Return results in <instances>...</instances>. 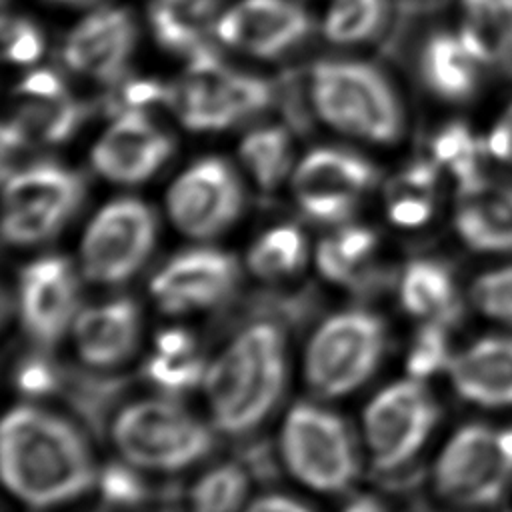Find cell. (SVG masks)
I'll use <instances>...</instances> for the list:
<instances>
[{
	"instance_id": "obj_1",
	"label": "cell",
	"mask_w": 512,
	"mask_h": 512,
	"mask_svg": "<svg viewBox=\"0 0 512 512\" xmlns=\"http://www.w3.org/2000/svg\"><path fill=\"white\" fill-rule=\"evenodd\" d=\"M0 464L6 486L32 506L72 500L96 480L90 448L78 430L30 406L6 414Z\"/></svg>"
},
{
	"instance_id": "obj_2",
	"label": "cell",
	"mask_w": 512,
	"mask_h": 512,
	"mask_svg": "<svg viewBox=\"0 0 512 512\" xmlns=\"http://www.w3.org/2000/svg\"><path fill=\"white\" fill-rule=\"evenodd\" d=\"M284 376L282 332L266 322L244 330L204 376L218 428L244 432L260 424L280 398Z\"/></svg>"
},
{
	"instance_id": "obj_3",
	"label": "cell",
	"mask_w": 512,
	"mask_h": 512,
	"mask_svg": "<svg viewBox=\"0 0 512 512\" xmlns=\"http://www.w3.org/2000/svg\"><path fill=\"white\" fill-rule=\"evenodd\" d=\"M312 98L320 116L338 130L376 142H390L400 132L398 100L372 66L318 64L312 74Z\"/></svg>"
},
{
	"instance_id": "obj_4",
	"label": "cell",
	"mask_w": 512,
	"mask_h": 512,
	"mask_svg": "<svg viewBox=\"0 0 512 512\" xmlns=\"http://www.w3.org/2000/svg\"><path fill=\"white\" fill-rule=\"evenodd\" d=\"M112 436L126 460L150 470H180L212 448L210 430L166 400L128 406L118 414Z\"/></svg>"
},
{
	"instance_id": "obj_5",
	"label": "cell",
	"mask_w": 512,
	"mask_h": 512,
	"mask_svg": "<svg viewBox=\"0 0 512 512\" xmlns=\"http://www.w3.org/2000/svg\"><path fill=\"white\" fill-rule=\"evenodd\" d=\"M384 338L382 322L368 312L332 316L310 340L308 384L322 396H340L358 388L380 362Z\"/></svg>"
},
{
	"instance_id": "obj_6",
	"label": "cell",
	"mask_w": 512,
	"mask_h": 512,
	"mask_svg": "<svg viewBox=\"0 0 512 512\" xmlns=\"http://www.w3.org/2000/svg\"><path fill=\"white\" fill-rule=\"evenodd\" d=\"M512 480V428H460L436 464L440 494L462 506L494 504Z\"/></svg>"
},
{
	"instance_id": "obj_7",
	"label": "cell",
	"mask_w": 512,
	"mask_h": 512,
	"mask_svg": "<svg viewBox=\"0 0 512 512\" xmlns=\"http://www.w3.org/2000/svg\"><path fill=\"white\" fill-rule=\"evenodd\" d=\"M282 454L304 484L336 492L356 476V454L346 424L312 404H296L282 428Z\"/></svg>"
},
{
	"instance_id": "obj_8",
	"label": "cell",
	"mask_w": 512,
	"mask_h": 512,
	"mask_svg": "<svg viewBox=\"0 0 512 512\" xmlns=\"http://www.w3.org/2000/svg\"><path fill=\"white\" fill-rule=\"evenodd\" d=\"M82 194L80 176L54 164L6 174L4 238L12 244H34L52 236L78 208Z\"/></svg>"
},
{
	"instance_id": "obj_9",
	"label": "cell",
	"mask_w": 512,
	"mask_h": 512,
	"mask_svg": "<svg viewBox=\"0 0 512 512\" xmlns=\"http://www.w3.org/2000/svg\"><path fill=\"white\" fill-rule=\"evenodd\" d=\"M156 236L152 210L134 198L106 204L82 240L84 274L102 284L130 278L148 258Z\"/></svg>"
},
{
	"instance_id": "obj_10",
	"label": "cell",
	"mask_w": 512,
	"mask_h": 512,
	"mask_svg": "<svg viewBox=\"0 0 512 512\" xmlns=\"http://www.w3.org/2000/svg\"><path fill=\"white\" fill-rule=\"evenodd\" d=\"M438 418L430 392L414 378L382 390L366 408L364 430L378 470L388 472L410 460Z\"/></svg>"
},
{
	"instance_id": "obj_11",
	"label": "cell",
	"mask_w": 512,
	"mask_h": 512,
	"mask_svg": "<svg viewBox=\"0 0 512 512\" xmlns=\"http://www.w3.org/2000/svg\"><path fill=\"white\" fill-rule=\"evenodd\" d=\"M242 210V190L234 170L208 158L190 166L168 192V214L188 236L210 238L226 230Z\"/></svg>"
},
{
	"instance_id": "obj_12",
	"label": "cell",
	"mask_w": 512,
	"mask_h": 512,
	"mask_svg": "<svg viewBox=\"0 0 512 512\" xmlns=\"http://www.w3.org/2000/svg\"><path fill=\"white\" fill-rule=\"evenodd\" d=\"M376 180L364 158L332 148L310 152L294 172V194L314 220L340 222L352 214L360 196Z\"/></svg>"
},
{
	"instance_id": "obj_13",
	"label": "cell",
	"mask_w": 512,
	"mask_h": 512,
	"mask_svg": "<svg viewBox=\"0 0 512 512\" xmlns=\"http://www.w3.org/2000/svg\"><path fill=\"white\" fill-rule=\"evenodd\" d=\"M238 280L236 260L220 250H188L174 256L150 282L166 312H188L222 302Z\"/></svg>"
},
{
	"instance_id": "obj_14",
	"label": "cell",
	"mask_w": 512,
	"mask_h": 512,
	"mask_svg": "<svg viewBox=\"0 0 512 512\" xmlns=\"http://www.w3.org/2000/svg\"><path fill=\"white\" fill-rule=\"evenodd\" d=\"M78 284L68 260L38 258L20 276V314L28 334L42 342H56L74 322Z\"/></svg>"
},
{
	"instance_id": "obj_15",
	"label": "cell",
	"mask_w": 512,
	"mask_h": 512,
	"mask_svg": "<svg viewBox=\"0 0 512 512\" xmlns=\"http://www.w3.org/2000/svg\"><path fill=\"white\" fill-rule=\"evenodd\" d=\"M310 30L306 12L290 0H242L216 22L226 44L256 56H278Z\"/></svg>"
},
{
	"instance_id": "obj_16",
	"label": "cell",
	"mask_w": 512,
	"mask_h": 512,
	"mask_svg": "<svg viewBox=\"0 0 512 512\" xmlns=\"http://www.w3.org/2000/svg\"><path fill=\"white\" fill-rule=\"evenodd\" d=\"M170 152V138L138 108H130L98 140L92 164L108 180L134 184L150 178Z\"/></svg>"
},
{
	"instance_id": "obj_17",
	"label": "cell",
	"mask_w": 512,
	"mask_h": 512,
	"mask_svg": "<svg viewBox=\"0 0 512 512\" xmlns=\"http://www.w3.org/2000/svg\"><path fill=\"white\" fill-rule=\"evenodd\" d=\"M134 46V24L124 10L106 8L84 18L68 36L64 60L76 72L112 82Z\"/></svg>"
},
{
	"instance_id": "obj_18",
	"label": "cell",
	"mask_w": 512,
	"mask_h": 512,
	"mask_svg": "<svg viewBox=\"0 0 512 512\" xmlns=\"http://www.w3.org/2000/svg\"><path fill=\"white\" fill-rule=\"evenodd\" d=\"M138 310L130 300H116L78 312L72 336L80 358L92 366H116L138 340Z\"/></svg>"
},
{
	"instance_id": "obj_19",
	"label": "cell",
	"mask_w": 512,
	"mask_h": 512,
	"mask_svg": "<svg viewBox=\"0 0 512 512\" xmlns=\"http://www.w3.org/2000/svg\"><path fill=\"white\" fill-rule=\"evenodd\" d=\"M458 394L482 406L512 404V338H484L450 362Z\"/></svg>"
},
{
	"instance_id": "obj_20",
	"label": "cell",
	"mask_w": 512,
	"mask_h": 512,
	"mask_svg": "<svg viewBox=\"0 0 512 512\" xmlns=\"http://www.w3.org/2000/svg\"><path fill=\"white\" fill-rule=\"evenodd\" d=\"M456 228L474 250H512V186L490 184L482 178L460 188Z\"/></svg>"
},
{
	"instance_id": "obj_21",
	"label": "cell",
	"mask_w": 512,
	"mask_h": 512,
	"mask_svg": "<svg viewBox=\"0 0 512 512\" xmlns=\"http://www.w3.org/2000/svg\"><path fill=\"white\" fill-rule=\"evenodd\" d=\"M460 40L482 62L512 58V0H464Z\"/></svg>"
},
{
	"instance_id": "obj_22",
	"label": "cell",
	"mask_w": 512,
	"mask_h": 512,
	"mask_svg": "<svg viewBox=\"0 0 512 512\" xmlns=\"http://www.w3.org/2000/svg\"><path fill=\"white\" fill-rule=\"evenodd\" d=\"M400 298L408 312L442 324L456 320L460 314L452 274L434 260H416L406 268Z\"/></svg>"
},
{
	"instance_id": "obj_23",
	"label": "cell",
	"mask_w": 512,
	"mask_h": 512,
	"mask_svg": "<svg viewBox=\"0 0 512 512\" xmlns=\"http://www.w3.org/2000/svg\"><path fill=\"white\" fill-rule=\"evenodd\" d=\"M474 60L460 38L438 34L428 42L422 56L424 78L440 96L452 100L464 98L476 82Z\"/></svg>"
},
{
	"instance_id": "obj_24",
	"label": "cell",
	"mask_w": 512,
	"mask_h": 512,
	"mask_svg": "<svg viewBox=\"0 0 512 512\" xmlns=\"http://www.w3.org/2000/svg\"><path fill=\"white\" fill-rule=\"evenodd\" d=\"M214 12L216 0H162L152 10V28L162 46L192 52L202 46Z\"/></svg>"
},
{
	"instance_id": "obj_25",
	"label": "cell",
	"mask_w": 512,
	"mask_h": 512,
	"mask_svg": "<svg viewBox=\"0 0 512 512\" xmlns=\"http://www.w3.org/2000/svg\"><path fill=\"white\" fill-rule=\"evenodd\" d=\"M20 106L14 122L30 138H40L44 142L66 140L82 120V108L68 98L66 92L60 94H18Z\"/></svg>"
},
{
	"instance_id": "obj_26",
	"label": "cell",
	"mask_w": 512,
	"mask_h": 512,
	"mask_svg": "<svg viewBox=\"0 0 512 512\" xmlns=\"http://www.w3.org/2000/svg\"><path fill=\"white\" fill-rule=\"evenodd\" d=\"M376 246V236L364 226H348L336 236L324 238L316 250V262L320 272L342 284L356 282L362 262L368 260Z\"/></svg>"
},
{
	"instance_id": "obj_27",
	"label": "cell",
	"mask_w": 512,
	"mask_h": 512,
	"mask_svg": "<svg viewBox=\"0 0 512 512\" xmlns=\"http://www.w3.org/2000/svg\"><path fill=\"white\" fill-rule=\"evenodd\" d=\"M306 256L304 236L294 226L266 232L250 250L248 266L262 278H280L298 270Z\"/></svg>"
},
{
	"instance_id": "obj_28",
	"label": "cell",
	"mask_w": 512,
	"mask_h": 512,
	"mask_svg": "<svg viewBox=\"0 0 512 512\" xmlns=\"http://www.w3.org/2000/svg\"><path fill=\"white\" fill-rule=\"evenodd\" d=\"M240 156L252 176L264 188L276 186L290 166V140L282 128H260L248 134Z\"/></svg>"
},
{
	"instance_id": "obj_29",
	"label": "cell",
	"mask_w": 512,
	"mask_h": 512,
	"mask_svg": "<svg viewBox=\"0 0 512 512\" xmlns=\"http://www.w3.org/2000/svg\"><path fill=\"white\" fill-rule=\"evenodd\" d=\"M248 478L238 464L216 466L190 492L194 512H236L246 496Z\"/></svg>"
},
{
	"instance_id": "obj_30",
	"label": "cell",
	"mask_w": 512,
	"mask_h": 512,
	"mask_svg": "<svg viewBox=\"0 0 512 512\" xmlns=\"http://www.w3.org/2000/svg\"><path fill=\"white\" fill-rule=\"evenodd\" d=\"M386 16V0H336L324 20L334 42H358L372 36Z\"/></svg>"
},
{
	"instance_id": "obj_31",
	"label": "cell",
	"mask_w": 512,
	"mask_h": 512,
	"mask_svg": "<svg viewBox=\"0 0 512 512\" xmlns=\"http://www.w3.org/2000/svg\"><path fill=\"white\" fill-rule=\"evenodd\" d=\"M434 158L442 164H446L452 174L458 178L460 188L472 186L480 176V166H478V142L470 134V130L462 124H450L446 126L432 144Z\"/></svg>"
},
{
	"instance_id": "obj_32",
	"label": "cell",
	"mask_w": 512,
	"mask_h": 512,
	"mask_svg": "<svg viewBox=\"0 0 512 512\" xmlns=\"http://www.w3.org/2000/svg\"><path fill=\"white\" fill-rule=\"evenodd\" d=\"M144 372L154 384L172 392H182L202 380L204 360L196 352L180 356L156 352L148 358Z\"/></svg>"
},
{
	"instance_id": "obj_33",
	"label": "cell",
	"mask_w": 512,
	"mask_h": 512,
	"mask_svg": "<svg viewBox=\"0 0 512 512\" xmlns=\"http://www.w3.org/2000/svg\"><path fill=\"white\" fill-rule=\"evenodd\" d=\"M444 326L446 324L434 320L418 332L408 354V372L416 380L428 378L450 366L452 360L448 358V336Z\"/></svg>"
},
{
	"instance_id": "obj_34",
	"label": "cell",
	"mask_w": 512,
	"mask_h": 512,
	"mask_svg": "<svg viewBox=\"0 0 512 512\" xmlns=\"http://www.w3.org/2000/svg\"><path fill=\"white\" fill-rule=\"evenodd\" d=\"M472 300L484 314L512 324V266L480 276L472 286Z\"/></svg>"
},
{
	"instance_id": "obj_35",
	"label": "cell",
	"mask_w": 512,
	"mask_h": 512,
	"mask_svg": "<svg viewBox=\"0 0 512 512\" xmlns=\"http://www.w3.org/2000/svg\"><path fill=\"white\" fill-rule=\"evenodd\" d=\"M224 96L234 118L238 120L252 112L262 110L270 102L272 90L260 78L230 72L224 82Z\"/></svg>"
},
{
	"instance_id": "obj_36",
	"label": "cell",
	"mask_w": 512,
	"mask_h": 512,
	"mask_svg": "<svg viewBox=\"0 0 512 512\" xmlns=\"http://www.w3.org/2000/svg\"><path fill=\"white\" fill-rule=\"evenodd\" d=\"M102 496L110 504H122V506H132L146 496V486L140 480L138 474H134L128 466L122 464H110L102 470L98 476Z\"/></svg>"
},
{
	"instance_id": "obj_37",
	"label": "cell",
	"mask_w": 512,
	"mask_h": 512,
	"mask_svg": "<svg viewBox=\"0 0 512 512\" xmlns=\"http://www.w3.org/2000/svg\"><path fill=\"white\" fill-rule=\"evenodd\" d=\"M42 52V38L38 30L24 20L4 22V56L10 62L28 64L34 62Z\"/></svg>"
},
{
	"instance_id": "obj_38",
	"label": "cell",
	"mask_w": 512,
	"mask_h": 512,
	"mask_svg": "<svg viewBox=\"0 0 512 512\" xmlns=\"http://www.w3.org/2000/svg\"><path fill=\"white\" fill-rule=\"evenodd\" d=\"M16 386L28 396L50 394L58 386L56 368L42 358H28L16 370Z\"/></svg>"
},
{
	"instance_id": "obj_39",
	"label": "cell",
	"mask_w": 512,
	"mask_h": 512,
	"mask_svg": "<svg viewBox=\"0 0 512 512\" xmlns=\"http://www.w3.org/2000/svg\"><path fill=\"white\" fill-rule=\"evenodd\" d=\"M388 214L398 226H420L432 214V196L388 194Z\"/></svg>"
},
{
	"instance_id": "obj_40",
	"label": "cell",
	"mask_w": 512,
	"mask_h": 512,
	"mask_svg": "<svg viewBox=\"0 0 512 512\" xmlns=\"http://www.w3.org/2000/svg\"><path fill=\"white\" fill-rule=\"evenodd\" d=\"M60 92H66L62 80L48 70H38L28 74L16 88V94H36V96L60 94Z\"/></svg>"
},
{
	"instance_id": "obj_41",
	"label": "cell",
	"mask_w": 512,
	"mask_h": 512,
	"mask_svg": "<svg viewBox=\"0 0 512 512\" xmlns=\"http://www.w3.org/2000/svg\"><path fill=\"white\" fill-rule=\"evenodd\" d=\"M488 150L496 158L504 162H512V106L502 116V120L492 128L488 136Z\"/></svg>"
},
{
	"instance_id": "obj_42",
	"label": "cell",
	"mask_w": 512,
	"mask_h": 512,
	"mask_svg": "<svg viewBox=\"0 0 512 512\" xmlns=\"http://www.w3.org/2000/svg\"><path fill=\"white\" fill-rule=\"evenodd\" d=\"M156 352L162 354H172V356H180V354H190L196 352L194 350V340L188 332L184 330H166L156 338Z\"/></svg>"
},
{
	"instance_id": "obj_43",
	"label": "cell",
	"mask_w": 512,
	"mask_h": 512,
	"mask_svg": "<svg viewBox=\"0 0 512 512\" xmlns=\"http://www.w3.org/2000/svg\"><path fill=\"white\" fill-rule=\"evenodd\" d=\"M246 512H312L300 502L284 496H264L258 498Z\"/></svg>"
},
{
	"instance_id": "obj_44",
	"label": "cell",
	"mask_w": 512,
	"mask_h": 512,
	"mask_svg": "<svg viewBox=\"0 0 512 512\" xmlns=\"http://www.w3.org/2000/svg\"><path fill=\"white\" fill-rule=\"evenodd\" d=\"M160 96H162V88L154 82H134L126 88V100L132 106L148 104Z\"/></svg>"
},
{
	"instance_id": "obj_45",
	"label": "cell",
	"mask_w": 512,
	"mask_h": 512,
	"mask_svg": "<svg viewBox=\"0 0 512 512\" xmlns=\"http://www.w3.org/2000/svg\"><path fill=\"white\" fill-rule=\"evenodd\" d=\"M344 512H388V508L382 504V502H378L376 498H356V500H352L348 506H346V510Z\"/></svg>"
},
{
	"instance_id": "obj_46",
	"label": "cell",
	"mask_w": 512,
	"mask_h": 512,
	"mask_svg": "<svg viewBox=\"0 0 512 512\" xmlns=\"http://www.w3.org/2000/svg\"><path fill=\"white\" fill-rule=\"evenodd\" d=\"M62 2H84V0H62Z\"/></svg>"
}]
</instances>
